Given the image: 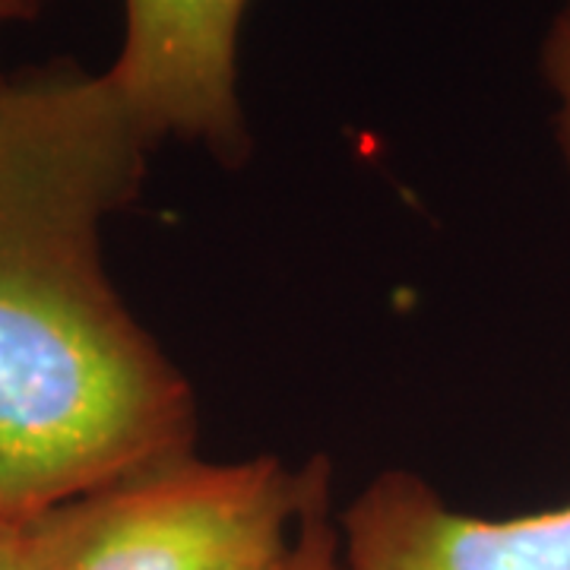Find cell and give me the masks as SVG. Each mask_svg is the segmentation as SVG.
Masks as SVG:
<instances>
[{
  "label": "cell",
  "mask_w": 570,
  "mask_h": 570,
  "mask_svg": "<svg viewBox=\"0 0 570 570\" xmlns=\"http://www.w3.org/2000/svg\"><path fill=\"white\" fill-rule=\"evenodd\" d=\"M340 527L346 570H570V504L510 520L469 517L403 469L377 475Z\"/></svg>",
  "instance_id": "obj_4"
},
{
  "label": "cell",
  "mask_w": 570,
  "mask_h": 570,
  "mask_svg": "<svg viewBox=\"0 0 570 570\" xmlns=\"http://www.w3.org/2000/svg\"><path fill=\"white\" fill-rule=\"evenodd\" d=\"M326 460L142 469L22 523V570H247L288 546Z\"/></svg>",
  "instance_id": "obj_2"
},
{
  "label": "cell",
  "mask_w": 570,
  "mask_h": 570,
  "mask_svg": "<svg viewBox=\"0 0 570 570\" xmlns=\"http://www.w3.org/2000/svg\"><path fill=\"white\" fill-rule=\"evenodd\" d=\"M124 39L105 70L156 142H200L223 165L250 156L238 96L247 0H121Z\"/></svg>",
  "instance_id": "obj_3"
},
{
  "label": "cell",
  "mask_w": 570,
  "mask_h": 570,
  "mask_svg": "<svg viewBox=\"0 0 570 570\" xmlns=\"http://www.w3.org/2000/svg\"><path fill=\"white\" fill-rule=\"evenodd\" d=\"M39 13L41 7L36 0H0V29L10 26V22L36 20ZM0 82H3V73H0Z\"/></svg>",
  "instance_id": "obj_8"
},
{
  "label": "cell",
  "mask_w": 570,
  "mask_h": 570,
  "mask_svg": "<svg viewBox=\"0 0 570 570\" xmlns=\"http://www.w3.org/2000/svg\"><path fill=\"white\" fill-rule=\"evenodd\" d=\"M542 77L554 96V140L570 175V0L561 3L542 41Z\"/></svg>",
  "instance_id": "obj_6"
},
{
  "label": "cell",
  "mask_w": 570,
  "mask_h": 570,
  "mask_svg": "<svg viewBox=\"0 0 570 570\" xmlns=\"http://www.w3.org/2000/svg\"><path fill=\"white\" fill-rule=\"evenodd\" d=\"M247 570H346L340 532L330 523V472L311 494L288 546L276 558Z\"/></svg>",
  "instance_id": "obj_5"
},
{
  "label": "cell",
  "mask_w": 570,
  "mask_h": 570,
  "mask_svg": "<svg viewBox=\"0 0 570 570\" xmlns=\"http://www.w3.org/2000/svg\"><path fill=\"white\" fill-rule=\"evenodd\" d=\"M153 140L108 73L77 61L0 82V513L41 510L190 456V381L124 305L102 225Z\"/></svg>",
  "instance_id": "obj_1"
},
{
  "label": "cell",
  "mask_w": 570,
  "mask_h": 570,
  "mask_svg": "<svg viewBox=\"0 0 570 570\" xmlns=\"http://www.w3.org/2000/svg\"><path fill=\"white\" fill-rule=\"evenodd\" d=\"M22 523L0 513V570H22Z\"/></svg>",
  "instance_id": "obj_7"
},
{
  "label": "cell",
  "mask_w": 570,
  "mask_h": 570,
  "mask_svg": "<svg viewBox=\"0 0 570 570\" xmlns=\"http://www.w3.org/2000/svg\"><path fill=\"white\" fill-rule=\"evenodd\" d=\"M36 3H39V7H45V3H48V0H36Z\"/></svg>",
  "instance_id": "obj_9"
}]
</instances>
